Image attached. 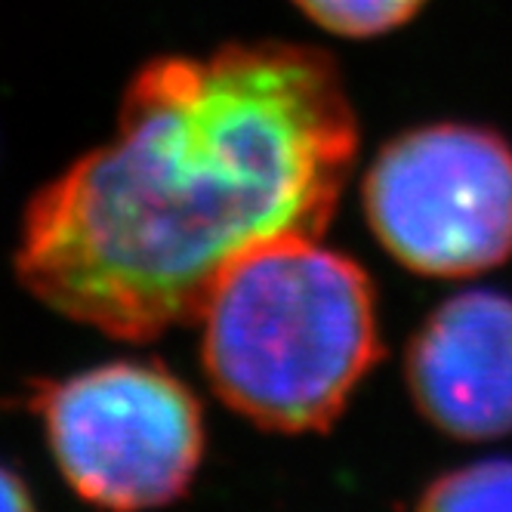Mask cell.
Here are the masks:
<instances>
[{"instance_id": "6da1fadb", "label": "cell", "mask_w": 512, "mask_h": 512, "mask_svg": "<svg viewBox=\"0 0 512 512\" xmlns=\"http://www.w3.org/2000/svg\"><path fill=\"white\" fill-rule=\"evenodd\" d=\"M358 155L334 59L297 44L167 56L130 81L115 136L34 195L16 272L121 340L201 315L244 253L318 238Z\"/></svg>"}, {"instance_id": "7a4b0ae2", "label": "cell", "mask_w": 512, "mask_h": 512, "mask_svg": "<svg viewBox=\"0 0 512 512\" xmlns=\"http://www.w3.org/2000/svg\"><path fill=\"white\" fill-rule=\"evenodd\" d=\"M198 321L216 395L275 432L327 429L383 355L371 278L318 238L244 253Z\"/></svg>"}, {"instance_id": "3957f363", "label": "cell", "mask_w": 512, "mask_h": 512, "mask_svg": "<svg viewBox=\"0 0 512 512\" xmlns=\"http://www.w3.org/2000/svg\"><path fill=\"white\" fill-rule=\"evenodd\" d=\"M50 451L84 500L161 506L189 491L204 457L192 389L158 361H112L38 392Z\"/></svg>"}, {"instance_id": "277c9868", "label": "cell", "mask_w": 512, "mask_h": 512, "mask_svg": "<svg viewBox=\"0 0 512 512\" xmlns=\"http://www.w3.org/2000/svg\"><path fill=\"white\" fill-rule=\"evenodd\" d=\"M364 213L411 272H488L512 256V145L475 124L417 127L371 164Z\"/></svg>"}, {"instance_id": "5b68a950", "label": "cell", "mask_w": 512, "mask_h": 512, "mask_svg": "<svg viewBox=\"0 0 512 512\" xmlns=\"http://www.w3.org/2000/svg\"><path fill=\"white\" fill-rule=\"evenodd\" d=\"M420 414L460 442L512 432V297L466 290L438 306L408 349Z\"/></svg>"}, {"instance_id": "8992f818", "label": "cell", "mask_w": 512, "mask_h": 512, "mask_svg": "<svg viewBox=\"0 0 512 512\" xmlns=\"http://www.w3.org/2000/svg\"><path fill=\"white\" fill-rule=\"evenodd\" d=\"M420 509H512V460H479L445 472L426 488Z\"/></svg>"}, {"instance_id": "52a82bcc", "label": "cell", "mask_w": 512, "mask_h": 512, "mask_svg": "<svg viewBox=\"0 0 512 512\" xmlns=\"http://www.w3.org/2000/svg\"><path fill=\"white\" fill-rule=\"evenodd\" d=\"M324 31L340 38H377L414 19L426 0H294Z\"/></svg>"}, {"instance_id": "ba28073f", "label": "cell", "mask_w": 512, "mask_h": 512, "mask_svg": "<svg viewBox=\"0 0 512 512\" xmlns=\"http://www.w3.org/2000/svg\"><path fill=\"white\" fill-rule=\"evenodd\" d=\"M31 494L25 491V482L7 466H0V509H28Z\"/></svg>"}]
</instances>
